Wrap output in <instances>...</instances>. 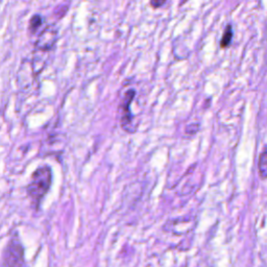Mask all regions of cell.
Here are the masks:
<instances>
[{
  "instance_id": "cell-1",
  "label": "cell",
  "mask_w": 267,
  "mask_h": 267,
  "mask_svg": "<svg viewBox=\"0 0 267 267\" xmlns=\"http://www.w3.org/2000/svg\"><path fill=\"white\" fill-rule=\"evenodd\" d=\"M52 182V172L51 168L47 165L38 167L32 174L31 181H29L26 192L28 197L31 198L35 204L36 209H38L41 200L48 193Z\"/></svg>"
},
{
  "instance_id": "cell-6",
  "label": "cell",
  "mask_w": 267,
  "mask_h": 267,
  "mask_svg": "<svg viewBox=\"0 0 267 267\" xmlns=\"http://www.w3.org/2000/svg\"><path fill=\"white\" fill-rule=\"evenodd\" d=\"M233 39V27L231 24H228L224 28V32L220 41V48H227L230 46Z\"/></svg>"
},
{
  "instance_id": "cell-9",
  "label": "cell",
  "mask_w": 267,
  "mask_h": 267,
  "mask_svg": "<svg viewBox=\"0 0 267 267\" xmlns=\"http://www.w3.org/2000/svg\"><path fill=\"white\" fill-rule=\"evenodd\" d=\"M167 0H151V7L153 9H160L165 5Z\"/></svg>"
},
{
  "instance_id": "cell-8",
  "label": "cell",
  "mask_w": 267,
  "mask_h": 267,
  "mask_svg": "<svg viewBox=\"0 0 267 267\" xmlns=\"http://www.w3.org/2000/svg\"><path fill=\"white\" fill-rule=\"evenodd\" d=\"M198 128H199L198 124H192V125H190V126L187 127L186 133H187L188 135H190V136H193V135H195V134L198 132Z\"/></svg>"
},
{
  "instance_id": "cell-7",
  "label": "cell",
  "mask_w": 267,
  "mask_h": 267,
  "mask_svg": "<svg viewBox=\"0 0 267 267\" xmlns=\"http://www.w3.org/2000/svg\"><path fill=\"white\" fill-rule=\"evenodd\" d=\"M43 23V18L40 15H34L31 20H29L28 24V32L31 34L37 33L38 29L42 26Z\"/></svg>"
},
{
  "instance_id": "cell-3",
  "label": "cell",
  "mask_w": 267,
  "mask_h": 267,
  "mask_svg": "<svg viewBox=\"0 0 267 267\" xmlns=\"http://www.w3.org/2000/svg\"><path fill=\"white\" fill-rule=\"evenodd\" d=\"M135 96H136V91L134 89H129V90L125 93L119 106L120 127L125 132L130 134H134L137 128V125L134 121V116L131 112V105Z\"/></svg>"
},
{
  "instance_id": "cell-4",
  "label": "cell",
  "mask_w": 267,
  "mask_h": 267,
  "mask_svg": "<svg viewBox=\"0 0 267 267\" xmlns=\"http://www.w3.org/2000/svg\"><path fill=\"white\" fill-rule=\"evenodd\" d=\"M58 40V29L54 25H47L36 41V49L41 52L50 51Z\"/></svg>"
},
{
  "instance_id": "cell-2",
  "label": "cell",
  "mask_w": 267,
  "mask_h": 267,
  "mask_svg": "<svg viewBox=\"0 0 267 267\" xmlns=\"http://www.w3.org/2000/svg\"><path fill=\"white\" fill-rule=\"evenodd\" d=\"M0 267H28L24 258V249L18 237H14L7 244Z\"/></svg>"
},
{
  "instance_id": "cell-5",
  "label": "cell",
  "mask_w": 267,
  "mask_h": 267,
  "mask_svg": "<svg viewBox=\"0 0 267 267\" xmlns=\"http://www.w3.org/2000/svg\"><path fill=\"white\" fill-rule=\"evenodd\" d=\"M259 175L262 180L267 179V147L261 153L258 162Z\"/></svg>"
}]
</instances>
